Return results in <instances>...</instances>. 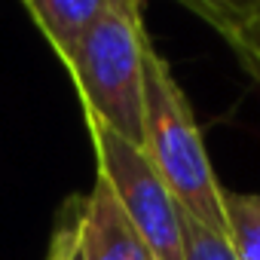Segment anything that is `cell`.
Listing matches in <instances>:
<instances>
[{
	"label": "cell",
	"instance_id": "obj_1",
	"mask_svg": "<svg viewBox=\"0 0 260 260\" xmlns=\"http://www.w3.org/2000/svg\"><path fill=\"white\" fill-rule=\"evenodd\" d=\"M144 153L178 208L226 239L223 187L214 178L193 107L153 43L144 52Z\"/></svg>",
	"mask_w": 260,
	"mask_h": 260
},
{
	"label": "cell",
	"instance_id": "obj_2",
	"mask_svg": "<svg viewBox=\"0 0 260 260\" xmlns=\"http://www.w3.org/2000/svg\"><path fill=\"white\" fill-rule=\"evenodd\" d=\"M147 31L138 0H110L68 74L83 116L101 119L122 141L144 150V52Z\"/></svg>",
	"mask_w": 260,
	"mask_h": 260
},
{
	"label": "cell",
	"instance_id": "obj_3",
	"mask_svg": "<svg viewBox=\"0 0 260 260\" xmlns=\"http://www.w3.org/2000/svg\"><path fill=\"white\" fill-rule=\"evenodd\" d=\"M86 132L95 147L98 178L113 190L119 208L147 242L150 254L156 260H184L181 208L147 153L122 141L95 116H86Z\"/></svg>",
	"mask_w": 260,
	"mask_h": 260
},
{
	"label": "cell",
	"instance_id": "obj_4",
	"mask_svg": "<svg viewBox=\"0 0 260 260\" xmlns=\"http://www.w3.org/2000/svg\"><path fill=\"white\" fill-rule=\"evenodd\" d=\"M80 260H156L101 178L80 208Z\"/></svg>",
	"mask_w": 260,
	"mask_h": 260
},
{
	"label": "cell",
	"instance_id": "obj_5",
	"mask_svg": "<svg viewBox=\"0 0 260 260\" xmlns=\"http://www.w3.org/2000/svg\"><path fill=\"white\" fill-rule=\"evenodd\" d=\"M107 4L110 0H25V13L68 71L86 37L104 16Z\"/></svg>",
	"mask_w": 260,
	"mask_h": 260
},
{
	"label": "cell",
	"instance_id": "obj_6",
	"mask_svg": "<svg viewBox=\"0 0 260 260\" xmlns=\"http://www.w3.org/2000/svg\"><path fill=\"white\" fill-rule=\"evenodd\" d=\"M184 7L223 37L245 74H260V0H184Z\"/></svg>",
	"mask_w": 260,
	"mask_h": 260
},
{
	"label": "cell",
	"instance_id": "obj_7",
	"mask_svg": "<svg viewBox=\"0 0 260 260\" xmlns=\"http://www.w3.org/2000/svg\"><path fill=\"white\" fill-rule=\"evenodd\" d=\"M223 220L236 260H260V193L223 190Z\"/></svg>",
	"mask_w": 260,
	"mask_h": 260
},
{
	"label": "cell",
	"instance_id": "obj_8",
	"mask_svg": "<svg viewBox=\"0 0 260 260\" xmlns=\"http://www.w3.org/2000/svg\"><path fill=\"white\" fill-rule=\"evenodd\" d=\"M181 233H184V260H236L223 236L196 223L184 211H181Z\"/></svg>",
	"mask_w": 260,
	"mask_h": 260
},
{
	"label": "cell",
	"instance_id": "obj_9",
	"mask_svg": "<svg viewBox=\"0 0 260 260\" xmlns=\"http://www.w3.org/2000/svg\"><path fill=\"white\" fill-rule=\"evenodd\" d=\"M80 208L83 202H68L55 230H52V239H49V251H46V260H74L77 251H80Z\"/></svg>",
	"mask_w": 260,
	"mask_h": 260
},
{
	"label": "cell",
	"instance_id": "obj_10",
	"mask_svg": "<svg viewBox=\"0 0 260 260\" xmlns=\"http://www.w3.org/2000/svg\"><path fill=\"white\" fill-rule=\"evenodd\" d=\"M248 77H251V80H254V86L260 89V74H248Z\"/></svg>",
	"mask_w": 260,
	"mask_h": 260
},
{
	"label": "cell",
	"instance_id": "obj_11",
	"mask_svg": "<svg viewBox=\"0 0 260 260\" xmlns=\"http://www.w3.org/2000/svg\"><path fill=\"white\" fill-rule=\"evenodd\" d=\"M74 260H80V251H77V257H74Z\"/></svg>",
	"mask_w": 260,
	"mask_h": 260
}]
</instances>
